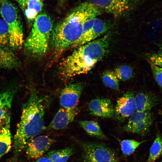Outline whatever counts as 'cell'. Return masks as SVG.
<instances>
[{"label":"cell","mask_w":162,"mask_h":162,"mask_svg":"<svg viewBox=\"0 0 162 162\" xmlns=\"http://www.w3.org/2000/svg\"><path fill=\"white\" fill-rule=\"evenodd\" d=\"M35 162H53L48 157L46 156L37 159Z\"/></svg>","instance_id":"obj_31"},{"label":"cell","mask_w":162,"mask_h":162,"mask_svg":"<svg viewBox=\"0 0 162 162\" xmlns=\"http://www.w3.org/2000/svg\"><path fill=\"white\" fill-rule=\"evenodd\" d=\"M11 145L10 128H0V158L9 151Z\"/></svg>","instance_id":"obj_19"},{"label":"cell","mask_w":162,"mask_h":162,"mask_svg":"<svg viewBox=\"0 0 162 162\" xmlns=\"http://www.w3.org/2000/svg\"><path fill=\"white\" fill-rule=\"evenodd\" d=\"M8 25L3 19H0V46H5L9 42Z\"/></svg>","instance_id":"obj_26"},{"label":"cell","mask_w":162,"mask_h":162,"mask_svg":"<svg viewBox=\"0 0 162 162\" xmlns=\"http://www.w3.org/2000/svg\"><path fill=\"white\" fill-rule=\"evenodd\" d=\"M144 142V141H139L130 139H125L120 141V144L123 155L128 156L131 154Z\"/></svg>","instance_id":"obj_23"},{"label":"cell","mask_w":162,"mask_h":162,"mask_svg":"<svg viewBox=\"0 0 162 162\" xmlns=\"http://www.w3.org/2000/svg\"><path fill=\"white\" fill-rule=\"evenodd\" d=\"M85 162H119L115 152L107 146L96 142H86L81 145Z\"/></svg>","instance_id":"obj_6"},{"label":"cell","mask_w":162,"mask_h":162,"mask_svg":"<svg viewBox=\"0 0 162 162\" xmlns=\"http://www.w3.org/2000/svg\"><path fill=\"white\" fill-rule=\"evenodd\" d=\"M109 44V37L105 35L79 46L61 62L60 75L67 78L87 73L105 56Z\"/></svg>","instance_id":"obj_2"},{"label":"cell","mask_w":162,"mask_h":162,"mask_svg":"<svg viewBox=\"0 0 162 162\" xmlns=\"http://www.w3.org/2000/svg\"><path fill=\"white\" fill-rule=\"evenodd\" d=\"M73 153V148L68 147L50 151L47 154L46 156L49 157L53 162H66Z\"/></svg>","instance_id":"obj_20"},{"label":"cell","mask_w":162,"mask_h":162,"mask_svg":"<svg viewBox=\"0 0 162 162\" xmlns=\"http://www.w3.org/2000/svg\"><path fill=\"white\" fill-rule=\"evenodd\" d=\"M83 88L81 83L69 84L65 86L60 94L59 100L62 107L73 109L77 107Z\"/></svg>","instance_id":"obj_10"},{"label":"cell","mask_w":162,"mask_h":162,"mask_svg":"<svg viewBox=\"0 0 162 162\" xmlns=\"http://www.w3.org/2000/svg\"><path fill=\"white\" fill-rule=\"evenodd\" d=\"M79 124L89 135L100 139L106 138L101 128L96 121L93 120H82L79 122Z\"/></svg>","instance_id":"obj_18"},{"label":"cell","mask_w":162,"mask_h":162,"mask_svg":"<svg viewBox=\"0 0 162 162\" xmlns=\"http://www.w3.org/2000/svg\"><path fill=\"white\" fill-rule=\"evenodd\" d=\"M136 111H149L156 104V98L154 95L142 92L137 93L135 96Z\"/></svg>","instance_id":"obj_16"},{"label":"cell","mask_w":162,"mask_h":162,"mask_svg":"<svg viewBox=\"0 0 162 162\" xmlns=\"http://www.w3.org/2000/svg\"><path fill=\"white\" fill-rule=\"evenodd\" d=\"M15 93L13 88L0 93V128H10L11 106Z\"/></svg>","instance_id":"obj_11"},{"label":"cell","mask_w":162,"mask_h":162,"mask_svg":"<svg viewBox=\"0 0 162 162\" xmlns=\"http://www.w3.org/2000/svg\"><path fill=\"white\" fill-rule=\"evenodd\" d=\"M38 0L40 1V0Z\"/></svg>","instance_id":"obj_34"},{"label":"cell","mask_w":162,"mask_h":162,"mask_svg":"<svg viewBox=\"0 0 162 162\" xmlns=\"http://www.w3.org/2000/svg\"><path fill=\"white\" fill-rule=\"evenodd\" d=\"M54 140L47 136H37L31 140L26 146V154L28 159H38L47 152Z\"/></svg>","instance_id":"obj_9"},{"label":"cell","mask_w":162,"mask_h":162,"mask_svg":"<svg viewBox=\"0 0 162 162\" xmlns=\"http://www.w3.org/2000/svg\"><path fill=\"white\" fill-rule=\"evenodd\" d=\"M90 113L94 116L111 118L114 116V108L111 100L108 98L92 100L88 105Z\"/></svg>","instance_id":"obj_12"},{"label":"cell","mask_w":162,"mask_h":162,"mask_svg":"<svg viewBox=\"0 0 162 162\" xmlns=\"http://www.w3.org/2000/svg\"><path fill=\"white\" fill-rule=\"evenodd\" d=\"M150 64L154 78L162 89V68L153 64Z\"/></svg>","instance_id":"obj_27"},{"label":"cell","mask_w":162,"mask_h":162,"mask_svg":"<svg viewBox=\"0 0 162 162\" xmlns=\"http://www.w3.org/2000/svg\"><path fill=\"white\" fill-rule=\"evenodd\" d=\"M38 13L33 9L27 8L25 11V14L28 22L32 24L37 16Z\"/></svg>","instance_id":"obj_30"},{"label":"cell","mask_w":162,"mask_h":162,"mask_svg":"<svg viewBox=\"0 0 162 162\" xmlns=\"http://www.w3.org/2000/svg\"><path fill=\"white\" fill-rule=\"evenodd\" d=\"M52 26L51 18L46 14L43 13L37 16L24 43L30 54L40 56L45 53L50 41Z\"/></svg>","instance_id":"obj_4"},{"label":"cell","mask_w":162,"mask_h":162,"mask_svg":"<svg viewBox=\"0 0 162 162\" xmlns=\"http://www.w3.org/2000/svg\"><path fill=\"white\" fill-rule=\"evenodd\" d=\"M28 8L35 10L38 14L41 10L43 6V3L38 0H27Z\"/></svg>","instance_id":"obj_29"},{"label":"cell","mask_w":162,"mask_h":162,"mask_svg":"<svg viewBox=\"0 0 162 162\" xmlns=\"http://www.w3.org/2000/svg\"><path fill=\"white\" fill-rule=\"evenodd\" d=\"M153 121V119H151L132 124H127L122 127V130L125 132L145 136L149 132Z\"/></svg>","instance_id":"obj_17"},{"label":"cell","mask_w":162,"mask_h":162,"mask_svg":"<svg viewBox=\"0 0 162 162\" xmlns=\"http://www.w3.org/2000/svg\"><path fill=\"white\" fill-rule=\"evenodd\" d=\"M146 58L150 64L162 68V57L158 54L154 53L149 54L147 56Z\"/></svg>","instance_id":"obj_28"},{"label":"cell","mask_w":162,"mask_h":162,"mask_svg":"<svg viewBox=\"0 0 162 162\" xmlns=\"http://www.w3.org/2000/svg\"><path fill=\"white\" fill-rule=\"evenodd\" d=\"M136 111L134 93L128 91L117 100L114 108V116L119 121L123 122Z\"/></svg>","instance_id":"obj_8"},{"label":"cell","mask_w":162,"mask_h":162,"mask_svg":"<svg viewBox=\"0 0 162 162\" xmlns=\"http://www.w3.org/2000/svg\"><path fill=\"white\" fill-rule=\"evenodd\" d=\"M158 54L160 56L162 57V44H161L160 46Z\"/></svg>","instance_id":"obj_32"},{"label":"cell","mask_w":162,"mask_h":162,"mask_svg":"<svg viewBox=\"0 0 162 162\" xmlns=\"http://www.w3.org/2000/svg\"><path fill=\"white\" fill-rule=\"evenodd\" d=\"M102 12L90 2L82 4L53 29L50 39L52 48L60 52L74 46L82 35L85 21L97 17Z\"/></svg>","instance_id":"obj_1"},{"label":"cell","mask_w":162,"mask_h":162,"mask_svg":"<svg viewBox=\"0 0 162 162\" xmlns=\"http://www.w3.org/2000/svg\"><path fill=\"white\" fill-rule=\"evenodd\" d=\"M90 2L103 11L116 17L124 15L136 6L137 0H90Z\"/></svg>","instance_id":"obj_7"},{"label":"cell","mask_w":162,"mask_h":162,"mask_svg":"<svg viewBox=\"0 0 162 162\" xmlns=\"http://www.w3.org/2000/svg\"><path fill=\"white\" fill-rule=\"evenodd\" d=\"M102 80L107 87L114 90H117L119 88V80L113 71L106 70L102 74Z\"/></svg>","instance_id":"obj_22"},{"label":"cell","mask_w":162,"mask_h":162,"mask_svg":"<svg viewBox=\"0 0 162 162\" xmlns=\"http://www.w3.org/2000/svg\"><path fill=\"white\" fill-rule=\"evenodd\" d=\"M78 112L76 107L73 109L61 107L59 109L49 125L50 129L62 130L73 122Z\"/></svg>","instance_id":"obj_13"},{"label":"cell","mask_w":162,"mask_h":162,"mask_svg":"<svg viewBox=\"0 0 162 162\" xmlns=\"http://www.w3.org/2000/svg\"><path fill=\"white\" fill-rule=\"evenodd\" d=\"M162 154V137L158 133L151 146L147 162H154Z\"/></svg>","instance_id":"obj_21"},{"label":"cell","mask_w":162,"mask_h":162,"mask_svg":"<svg viewBox=\"0 0 162 162\" xmlns=\"http://www.w3.org/2000/svg\"><path fill=\"white\" fill-rule=\"evenodd\" d=\"M161 114L162 115V112L161 113Z\"/></svg>","instance_id":"obj_35"},{"label":"cell","mask_w":162,"mask_h":162,"mask_svg":"<svg viewBox=\"0 0 162 162\" xmlns=\"http://www.w3.org/2000/svg\"><path fill=\"white\" fill-rule=\"evenodd\" d=\"M108 24L100 19L96 17L92 27L86 37L74 46H80L95 39L109 29Z\"/></svg>","instance_id":"obj_15"},{"label":"cell","mask_w":162,"mask_h":162,"mask_svg":"<svg viewBox=\"0 0 162 162\" xmlns=\"http://www.w3.org/2000/svg\"><path fill=\"white\" fill-rule=\"evenodd\" d=\"M0 12L9 28V44L13 49L21 48L24 43L23 28L17 9L8 0H0Z\"/></svg>","instance_id":"obj_5"},{"label":"cell","mask_w":162,"mask_h":162,"mask_svg":"<svg viewBox=\"0 0 162 162\" xmlns=\"http://www.w3.org/2000/svg\"><path fill=\"white\" fill-rule=\"evenodd\" d=\"M20 61L14 52L5 46H0V69H12L19 67Z\"/></svg>","instance_id":"obj_14"},{"label":"cell","mask_w":162,"mask_h":162,"mask_svg":"<svg viewBox=\"0 0 162 162\" xmlns=\"http://www.w3.org/2000/svg\"><path fill=\"white\" fill-rule=\"evenodd\" d=\"M153 119L152 114L149 111H136L129 118L127 124H132L138 122Z\"/></svg>","instance_id":"obj_25"},{"label":"cell","mask_w":162,"mask_h":162,"mask_svg":"<svg viewBox=\"0 0 162 162\" xmlns=\"http://www.w3.org/2000/svg\"><path fill=\"white\" fill-rule=\"evenodd\" d=\"M113 71L119 80L123 81L130 79L133 74L132 68L126 65L118 66Z\"/></svg>","instance_id":"obj_24"},{"label":"cell","mask_w":162,"mask_h":162,"mask_svg":"<svg viewBox=\"0 0 162 162\" xmlns=\"http://www.w3.org/2000/svg\"><path fill=\"white\" fill-rule=\"evenodd\" d=\"M160 162H162V160Z\"/></svg>","instance_id":"obj_33"},{"label":"cell","mask_w":162,"mask_h":162,"mask_svg":"<svg viewBox=\"0 0 162 162\" xmlns=\"http://www.w3.org/2000/svg\"><path fill=\"white\" fill-rule=\"evenodd\" d=\"M44 99L35 91L32 92L24 105L20 122L14 138L15 152L18 153L29 142L45 128Z\"/></svg>","instance_id":"obj_3"}]
</instances>
